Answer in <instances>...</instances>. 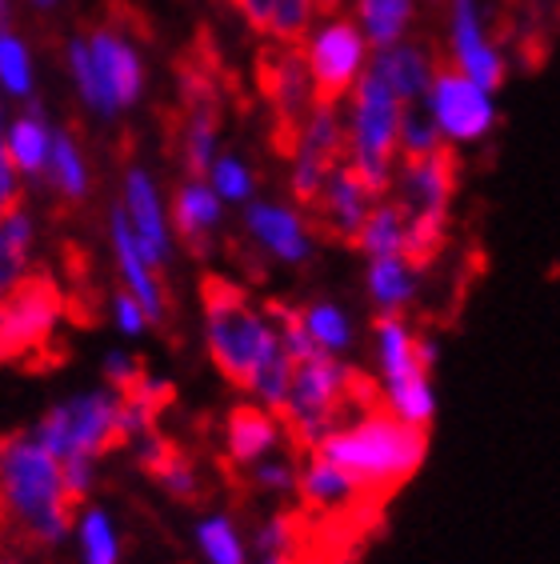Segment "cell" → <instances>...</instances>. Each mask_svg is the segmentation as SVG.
<instances>
[{
	"label": "cell",
	"instance_id": "obj_34",
	"mask_svg": "<svg viewBox=\"0 0 560 564\" xmlns=\"http://www.w3.org/2000/svg\"><path fill=\"white\" fill-rule=\"evenodd\" d=\"M316 17H321L316 0H277V9H272V24H269V36L277 44H301L304 36L313 33Z\"/></svg>",
	"mask_w": 560,
	"mask_h": 564
},
{
	"label": "cell",
	"instance_id": "obj_42",
	"mask_svg": "<svg viewBox=\"0 0 560 564\" xmlns=\"http://www.w3.org/2000/svg\"><path fill=\"white\" fill-rule=\"evenodd\" d=\"M140 372H144V369H140L137 360L125 357V352H112V357L105 360V377L112 380V389H117V392L125 389V384H132V380H137Z\"/></svg>",
	"mask_w": 560,
	"mask_h": 564
},
{
	"label": "cell",
	"instance_id": "obj_7",
	"mask_svg": "<svg viewBox=\"0 0 560 564\" xmlns=\"http://www.w3.org/2000/svg\"><path fill=\"white\" fill-rule=\"evenodd\" d=\"M65 308V293L49 272H24L0 296V365H29L36 352H53V328Z\"/></svg>",
	"mask_w": 560,
	"mask_h": 564
},
{
	"label": "cell",
	"instance_id": "obj_44",
	"mask_svg": "<svg viewBox=\"0 0 560 564\" xmlns=\"http://www.w3.org/2000/svg\"><path fill=\"white\" fill-rule=\"evenodd\" d=\"M117 321H120V328H125V333H140L149 316H144V308H140L137 296L129 293V296H117Z\"/></svg>",
	"mask_w": 560,
	"mask_h": 564
},
{
	"label": "cell",
	"instance_id": "obj_12",
	"mask_svg": "<svg viewBox=\"0 0 560 564\" xmlns=\"http://www.w3.org/2000/svg\"><path fill=\"white\" fill-rule=\"evenodd\" d=\"M449 61L456 73L473 76L476 85L500 88L508 76V61L493 41L481 0H449Z\"/></svg>",
	"mask_w": 560,
	"mask_h": 564
},
{
	"label": "cell",
	"instance_id": "obj_33",
	"mask_svg": "<svg viewBox=\"0 0 560 564\" xmlns=\"http://www.w3.org/2000/svg\"><path fill=\"white\" fill-rule=\"evenodd\" d=\"M49 173H53V188H61L65 196L80 200L88 193V173L85 161H80V149L68 132H56L53 137V161H49Z\"/></svg>",
	"mask_w": 560,
	"mask_h": 564
},
{
	"label": "cell",
	"instance_id": "obj_43",
	"mask_svg": "<svg viewBox=\"0 0 560 564\" xmlns=\"http://www.w3.org/2000/svg\"><path fill=\"white\" fill-rule=\"evenodd\" d=\"M17 205V185H12V161H9V144L0 141V217L12 213Z\"/></svg>",
	"mask_w": 560,
	"mask_h": 564
},
{
	"label": "cell",
	"instance_id": "obj_36",
	"mask_svg": "<svg viewBox=\"0 0 560 564\" xmlns=\"http://www.w3.org/2000/svg\"><path fill=\"white\" fill-rule=\"evenodd\" d=\"M80 556L85 564H117V532L100 509H85L80 517Z\"/></svg>",
	"mask_w": 560,
	"mask_h": 564
},
{
	"label": "cell",
	"instance_id": "obj_45",
	"mask_svg": "<svg viewBox=\"0 0 560 564\" xmlns=\"http://www.w3.org/2000/svg\"><path fill=\"white\" fill-rule=\"evenodd\" d=\"M341 4H345V0H316L321 17H341Z\"/></svg>",
	"mask_w": 560,
	"mask_h": 564
},
{
	"label": "cell",
	"instance_id": "obj_27",
	"mask_svg": "<svg viewBox=\"0 0 560 564\" xmlns=\"http://www.w3.org/2000/svg\"><path fill=\"white\" fill-rule=\"evenodd\" d=\"M304 316V328H309V337H313V345L321 348V352H329V357H345L348 348H353V316L341 308V304L333 301H313L301 308Z\"/></svg>",
	"mask_w": 560,
	"mask_h": 564
},
{
	"label": "cell",
	"instance_id": "obj_18",
	"mask_svg": "<svg viewBox=\"0 0 560 564\" xmlns=\"http://www.w3.org/2000/svg\"><path fill=\"white\" fill-rule=\"evenodd\" d=\"M368 73H377L405 105H424V97H429L432 85H437V76H441V68H437V61H432V53L424 44L400 41V44H392V48L373 53Z\"/></svg>",
	"mask_w": 560,
	"mask_h": 564
},
{
	"label": "cell",
	"instance_id": "obj_5",
	"mask_svg": "<svg viewBox=\"0 0 560 564\" xmlns=\"http://www.w3.org/2000/svg\"><path fill=\"white\" fill-rule=\"evenodd\" d=\"M405 100L380 80L365 73V80L348 93L345 129H348V164L365 176L380 196H388L400 164V124H405Z\"/></svg>",
	"mask_w": 560,
	"mask_h": 564
},
{
	"label": "cell",
	"instance_id": "obj_14",
	"mask_svg": "<svg viewBox=\"0 0 560 564\" xmlns=\"http://www.w3.org/2000/svg\"><path fill=\"white\" fill-rule=\"evenodd\" d=\"M380 200H385V196L368 185L353 164H348V161L336 164V173L329 176V185H324L321 200L313 205L316 208V225H321L329 237L356 245V240H360V232H365L368 217L377 213Z\"/></svg>",
	"mask_w": 560,
	"mask_h": 564
},
{
	"label": "cell",
	"instance_id": "obj_32",
	"mask_svg": "<svg viewBox=\"0 0 560 564\" xmlns=\"http://www.w3.org/2000/svg\"><path fill=\"white\" fill-rule=\"evenodd\" d=\"M385 409L397 416V421L429 433V424L437 421V384H432V377H424V380H417V384H405V389L388 392Z\"/></svg>",
	"mask_w": 560,
	"mask_h": 564
},
{
	"label": "cell",
	"instance_id": "obj_15",
	"mask_svg": "<svg viewBox=\"0 0 560 564\" xmlns=\"http://www.w3.org/2000/svg\"><path fill=\"white\" fill-rule=\"evenodd\" d=\"M88 44H93V65H97L100 117H117L120 109H129L140 97V85H144L140 61L132 53V44L125 36L108 33V29L88 36Z\"/></svg>",
	"mask_w": 560,
	"mask_h": 564
},
{
	"label": "cell",
	"instance_id": "obj_3",
	"mask_svg": "<svg viewBox=\"0 0 560 564\" xmlns=\"http://www.w3.org/2000/svg\"><path fill=\"white\" fill-rule=\"evenodd\" d=\"M368 409H373V389L360 380V372L348 369L341 357L316 352V357L297 365L289 404H284L280 421L297 445L313 453V448H321L324 436L336 433L341 424L356 421Z\"/></svg>",
	"mask_w": 560,
	"mask_h": 564
},
{
	"label": "cell",
	"instance_id": "obj_46",
	"mask_svg": "<svg viewBox=\"0 0 560 564\" xmlns=\"http://www.w3.org/2000/svg\"><path fill=\"white\" fill-rule=\"evenodd\" d=\"M0 29H9V0H0Z\"/></svg>",
	"mask_w": 560,
	"mask_h": 564
},
{
	"label": "cell",
	"instance_id": "obj_26",
	"mask_svg": "<svg viewBox=\"0 0 560 564\" xmlns=\"http://www.w3.org/2000/svg\"><path fill=\"white\" fill-rule=\"evenodd\" d=\"M9 161L29 176H41L53 161V132L44 124L41 109H33L29 117H21L9 132Z\"/></svg>",
	"mask_w": 560,
	"mask_h": 564
},
{
	"label": "cell",
	"instance_id": "obj_19",
	"mask_svg": "<svg viewBox=\"0 0 560 564\" xmlns=\"http://www.w3.org/2000/svg\"><path fill=\"white\" fill-rule=\"evenodd\" d=\"M289 433L272 409L265 404H237L225 421V453L233 465L257 468L260 460H269L277 453L280 436Z\"/></svg>",
	"mask_w": 560,
	"mask_h": 564
},
{
	"label": "cell",
	"instance_id": "obj_17",
	"mask_svg": "<svg viewBox=\"0 0 560 564\" xmlns=\"http://www.w3.org/2000/svg\"><path fill=\"white\" fill-rule=\"evenodd\" d=\"M245 228L260 249L284 264H304L309 257H313V232H309V220L289 205L252 200L245 213Z\"/></svg>",
	"mask_w": 560,
	"mask_h": 564
},
{
	"label": "cell",
	"instance_id": "obj_35",
	"mask_svg": "<svg viewBox=\"0 0 560 564\" xmlns=\"http://www.w3.org/2000/svg\"><path fill=\"white\" fill-rule=\"evenodd\" d=\"M0 85L12 97H29L33 93V65H29V48L17 33L0 29Z\"/></svg>",
	"mask_w": 560,
	"mask_h": 564
},
{
	"label": "cell",
	"instance_id": "obj_22",
	"mask_svg": "<svg viewBox=\"0 0 560 564\" xmlns=\"http://www.w3.org/2000/svg\"><path fill=\"white\" fill-rule=\"evenodd\" d=\"M125 185H129L125 193H129V217H132V232H137L140 252H144V261H149L152 269H161V264L169 261V228H164L157 188H152L144 169H132Z\"/></svg>",
	"mask_w": 560,
	"mask_h": 564
},
{
	"label": "cell",
	"instance_id": "obj_30",
	"mask_svg": "<svg viewBox=\"0 0 560 564\" xmlns=\"http://www.w3.org/2000/svg\"><path fill=\"white\" fill-rule=\"evenodd\" d=\"M196 549L208 564H248L245 536L228 517H205L196 524Z\"/></svg>",
	"mask_w": 560,
	"mask_h": 564
},
{
	"label": "cell",
	"instance_id": "obj_23",
	"mask_svg": "<svg viewBox=\"0 0 560 564\" xmlns=\"http://www.w3.org/2000/svg\"><path fill=\"white\" fill-rule=\"evenodd\" d=\"M368 301L380 316H400L417 301L420 293V264L409 261L405 252L400 257H373L365 272Z\"/></svg>",
	"mask_w": 560,
	"mask_h": 564
},
{
	"label": "cell",
	"instance_id": "obj_13",
	"mask_svg": "<svg viewBox=\"0 0 560 564\" xmlns=\"http://www.w3.org/2000/svg\"><path fill=\"white\" fill-rule=\"evenodd\" d=\"M260 85H265V97H269L272 112H277V124L284 129V137L292 144L297 132H301L304 117L321 100L301 48L297 44H277V48H269V53L260 56Z\"/></svg>",
	"mask_w": 560,
	"mask_h": 564
},
{
	"label": "cell",
	"instance_id": "obj_29",
	"mask_svg": "<svg viewBox=\"0 0 560 564\" xmlns=\"http://www.w3.org/2000/svg\"><path fill=\"white\" fill-rule=\"evenodd\" d=\"M405 245H409V225H405V217H400V208L385 196V200L377 205V213L368 217L365 232H360V240H356V249L373 261V257H400Z\"/></svg>",
	"mask_w": 560,
	"mask_h": 564
},
{
	"label": "cell",
	"instance_id": "obj_4",
	"mask_svg": "<svg viewBox=\"0 0 560 564\" xmlns=\"http://www.w3.org/2000/svg\"><path fill=\"white\" fill-rule=\"evenodd\" d=\"M201 301H205V337L213 365L233 384L248 389L260 369V360L280 345L272 316L252 308L245 289H237L233 281H220V276H205Z\"/></svg>",
	"mask_w": 560,
	"mask_h": 564
},
{
	"label": "cell",
	"instance_id": "obj_20",
	"mask_svg": "<svg viewBox=\"0 0 560 564\" xmlns=\"http://www.w3.org/2000/svg\"><path fill=\"white\" fill-rule=\"evenodd\" d=\"M297 492H301L304 505L313 512H345L368 497L360 489V480L348 468L336 465V460H329L324 453H309V460L301 468V489Z\"/></svg>",
	"mask_w": 560,
	"mask_h": 564
},
{
	"label": "cell",
	"instance_id": "obj_37",
	"mask_svg": "<svg viewBox=\"0 0 560 564\" xmlns=\"http://www.w3.org/2000/svg\"><path fill=\"white\" fill-rule=\"evenodd\" d=\"M208 185L216 188L220 200L245 205L248 196H252V188H257V181H252V169H248L245 161H237V156H216L213 173H208Z\"/></svg>",
	"mask_w": 560,
	"mask_h": 564
},
{
	"label": "cell",
	"instance_id": "obj_11",
	"mask_svg": "<svg viewBox=\"0 0 560 564\" xmlns=\"http://www.w3.org/2000/svg\"><path fill=\"white\" fill-rule=\"evenodd\" d=\"M424 109L437 120V129H441L449 149L481 144L496 129V120H500L493 88L476 85L473 76L456 73V68H444L437 76L432 93L424 97Z\"/></svg>",
	"mask_w": 560,
	"mask_h": 564
},
{
	"label": "cell",
	"instance_id": "obj_1",
	"mask_svg": "<svg viewBox=\"0 0 560 564\" xmlns=\"http://www.w3.org/2000/svg\"><path fill=\"white\" fill-rule=\"evenodd\" d=\"M65 465L36 441V433L0 436V541L61 544L68 532Z\"/></svg>",
	"mask_w": 560,
	"mask_h": 564
},
{
	"label": "cell",
	"instance_id": "obj_16",
	"mask_svg": "<svg viewBox=\"0 0 560 564\" xmlns=\"http://www.w3.org/2000/svg\"><path fill=\"white\" fill-rule=\"evenodd\" d=\"M409 328L405 316H380L377 333H373V348H377V377H380V397L417 384V380L432 377V365L424 360V348Z\"/></svg>",
	"mask_w": 560,
	"mask_h": 564
},
{
	"label": "cell",
	"instance_id": "obj_10",
	"mask_svg": "<svg viewBox=\"0 0 560 564\" xmlns=\"http://www.w3.org/2000/svg\"><path fill=\"white\" fill-rule=\"evenodd\" d=\"M348 161V129L341 100H316L313 112L304 117L297 141H292V196L301 205L313 208L321 200L329 176L336 173V164Z\"/></svg>",
	"mask_w": 560,
	"mask_h": 564
},
{
	"label": "cell",
	"instance_id": "obj_28",
	"mask_svg": "<svg viewBox=\"0 0 560 564\" xmlns=\"http://www.w3.org/2000/svg\"><path fill=\"white\" fill-rule=\"evenodd\" d=\"M257 564H301V517L297 512H277L257 529L252 541Z\"/></svg>",
	"mask_w": 560,
	"mask_h": 564
},
{
	"label": "cell",
	"instance_id": "obj_41",
	"mask_svg": "<svg viewBox=\"0 0 560 564\" xmlns=\"http://www.w3.org/2000/svg\"><path fill=\"white\" fill-rule=\"evenodd\" d=\"M237 4V12L245 17L257 33H269V24H272V9H277V0H233Z\"/></svg>",
	"mask_w": 560,
	"mask_h": 564
},
{
	"label": "cell",
	"instance_id": "obj_9",
	"mask_svg": "<svg viewBox=\"0 0 560 564\" xmlns=\"http://www.w3.org/2000/svg\"><path fill=\"white\" fill-rule=\"evenodd\" d=\"M304 61L313 73L316 97L341 100L365 80L368 65H373V44H368L365 29L356 24V17H324L321 24H313V33L304 36Z\"/></svg>",
	"mask_w": 560,
	"mask_h": 564
},
{
	"label": "cell",
	"instance_id": "obj_47",
	"mask_svg": "<svg viewBox=\"0 0 560 564\" xmlns=\"http://www.w3.org/2000/svg\"><path fill=\"white\" fill-rule=\"evenodd\" d=\"M33 4H36V9H53L56 0H33Z\"/></svg>",
	"mask_w": 560,
	"mask_h": 564
},
{
	"label": "cell",
	"instance_id": "obj_2",
	"mask_svg": "<svg viewBox=\"0 0 560 564\" xmlns=\"http://www.w3.org/2000/svg\"><path fill=\"white\" fill-rule=\"evenodd\" d=\"M313 453H324L329 460L348 468L365 492L385 497L420 473L424 456H429V433L397 421L388 409H368L324 436L321 448Z\"/></svg>",
	"mask_w": 560,
	"mask_h": 564
},
{
	"label": "cell",
	"instance_id": "obj_8",
	"mask_svg": "<svg viewBox=\"0 0 560 564\" xmlns=\"http://www.w3.org/2000/svg\"><path fill=\"white\" fill-rule=\"evenodd\" d=\"M33 433L56 460H68V456H93L97 460L108 448L125 445L120 392H85V397L56 404L53 413H44V421Z\"/></svg>",
	"mask_w": 560,
	"mask_h": 564
},
{
	"label": "cell",
	"instance_id": "obj_21",
	"mask_svg": "<svg viewBox=\"0 0 560 564\" xmlns=\"http://www.w3.org/2000/svg\"><path fill=\"white\" fill-rule=\"evenodd\" d=\"M112 245H117V264L125 272V284H129V293L140 301L144 316L149 321H164V293L157 276H152V264L144 261V252L137 245V232L132 225L125 220V208H112Z\"/></svg>",
	"mask_w": 560,
	"mask_h": 564
},
{
	"label": "cell",
	"instance_id": "obj_6",
	"mask_svg": "<svg viewBox=\"0 0 560 564\" xmlns=\"http://www.w3.org/2000/svg\"><path fill=\"white\" fill-rule=\"evenodd\" d=\"M453 185H456V164L453 152L444 149L424 161H400L388 200L400 208V217L409 225V245L405 257L417 261L420 269L441 252L449 213H453Z\"/></svg>",
	"mask_w": 560,
	"mask_h": 564
},
{
	"label": "cell",
	"instance_id": "obj_24",
	"mask_svg": "<svg viewBox=\"0 0 560 564\" xmlns=\"http://www.w3.org/2000/svg\"><path fill=\"white\" fill-rule=\"evenodd\" d=\"M173 220H176V232L189 240V249L196 257H205L213 249V232L220 225V196L208 181H189V185L176 193V205H173Z\"/></svg>",
	"mask_w": 560,
	"mask_h": 564
},
{
	"label": "cell",
	"instance_id": "obj_25",
	"mask_svg": "<svg viewBox=\"0 0 560 564\" xmlns=\"http://www.w3.org/2000/svg\"><path fill=\"white\" fill-rule=\"evenodd\" d=\"M420 0H356V24L365 29L373 53L409 41Z\"/></svg>",
	"mask_w": 560,
	"mask_h": 564
},
{
	"label": "cell",
	"instance_id": "obj_38",
	"mask_svg": "<svg viewBox=\"0 0 560 564\" xmlns=\"http://www.w3.org/2000/svg\"><path fill=\"white\" fill-rule=\"evenodd\" d=\"M68 68H73V80L80 88V97H85L88 109L100 112V85H97V65H93V44L85 36H76L68 44Z\"/></svg>",
	"mask_w": 560,
	"mask_h": 564
},
{
	"label": "cell",
	"instance_id": "obj_40",
	"mask_svg": "<svg viewBox=\"0 0 560 564\" xmlns=\"http://www.w3.org/2000/svg\"><path fill=\"white\" fill-rule=\"evenodd\" d=\"M61 465H65L68 497L85 500L88 497V485H93V456H68V460H61Z\"/></svg>",
	"mask_w": 560,
	"mask_h": 564
},
{
	"label": "cell",
	"instance_id": "obj_39",
	"mask_svg": "<svg viewBox=\"0 0 560 564\" xmlns=\"http://www.w3.org/2000/svg\"><path fill=\"white\" fill-rule=\"evenodd\" d=\"M252 485L265 492H297L301 489V468H292L289 460H260L252 468Z\"/></svg>",
	"mask_w": 560,
	"mask_h": 564
},
{
	"label": "cell",
	"instance_id": "obj_31",
	"mask_svg": "<svg viewBox=\"0 0 560 564\" xmlns=\"http://www.w3.org/2000/svg\"><path fill=\"white\" fill-rule=\"evenodd\" d=\"M441 129H437V120L429 117L424 105H409L405 109V124H400V161H424V156H437L444 152Z\"/></svg>",
	"mask_w": 560,
	"mask_h": 564
},
{
	"label": "cell",
	"instance_id": "obj_48",
	"mask_svg": "<svg viewBox=\"0 0 560 564\" xmlns=\"http://www.w3.org/2000/svg\"><path fill=\"white\" fill-rule=\"evenodd\" d=\"M0 564H21L17 556H9V553H0Z\"/></svg>",
	"mask_w": 560,
	"mask_h": 564
}]
</instances>
